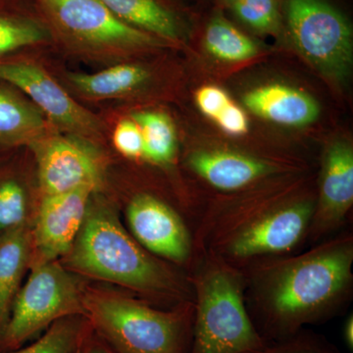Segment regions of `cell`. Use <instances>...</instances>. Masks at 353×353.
Returning <instances> with one entry per match:
<instances>
[{
    "label": "cell",
    "instance_id": "cell-1",
    "mask_svg": "<svg viewBox=\"0 0 353 353\" xmlns=\"http://www.w3.org/2000/svg\"><path fill=\"white\" fill-rule=\"evenodd\" d=\"M95 194L75 243L64 256L67 266L83 275L143 292L170 290V273L130 236L112 208Z\"/></svg>",
    "mask_w": 353,
    "mask_h": 353
},
{
    "label": "cell",
    "instance_id": "cell-2",
    "mask_svg": "<svg viewBox=\"0 0 353 353\" xmlns=\"http://www.w3.org/2000/svg\"><path fill=\"white\" fill-rule=\"evenodd\" d=\"M352 243L331 241L273 266L262 284L265 303L285 321L310 317L340 299L352 278Z\"/></svg>",
    "mask_w": 353,
    "mask_h": 353
},
{
    "label": "cell",
    "instance_id": "cell-3",
    "mask_svg": "<svg viewBox=\"0 0 353 353\" xmlns=\"http://www.w3.org/2000/svg\"><path fill=\"white\" fill-rule=\"evenodd\" d=\"M57 36L72 50L114 60L162 46L159 38L118 19L101 0H37Z\"/></svg>",
    "mask_w": 353,
    "mask_h": 353
},
{
    "label": "cell",
    "instance_id": "cell-4",
    "mask_svg": "<svg viewBox=\"0 0 353 353\" xmlns=\"http://www.w3.org/2000/svg\"><path fill=\"white\" fill-rule=\"evenodd\" d=\"M85 315L75 278L55 261H34L25 285L14 299L0 345L16 350L53 323Z\"/></svg>",
    "mask_w": 353,
    "mask_h": 353
},
{
    "label": "cell",
    "instance_id": "cell-5",
    "mask_svg": "<svg viewBox=\"0 0 353 353\" xmlns=\"http://www.w3.org/2000/svg\"><path fill=\"white\" fill-rule=\"evenodd\" d=\"M85 315L118 353H180L178 318L117 294L83 296Z\"/></svg>",
    "mask_w": 353,
    "mask_h": 353
},
{
    "label": "cell",
    "instance_id": "cell-6",
    "mask_svg": "<svg viewBox=\"0 0 353 353\" xmlns=\"http://www.w3.org/2000/svg\"><path fill=\"white\" fill-rule=\"evenodd\" d=\"M197 296L196 353H243L259 347L240 279L231 269L211 266L199 280Z\"/></svg>",
    "mask_w": 353,
    "mask_h": 353
},
{
    "label": "cell",
    "instance_id": "cell-7",
    "mask_svg": "<svg viewBox=\"0 0 353 353\" xmlns=\"http://www.w3.org/2000/svg\"><path fill=\"white\" fill-rule=\"evenodd\" d=\"M288 29L296 50L323 75L341 81L350 73L352 29L327 0H285Z\"/></svg>",
    "mask_w": 353,
    "mask_h": 353
},
{
    "label": "cell",
    "instance_id": "cell-8",
    "mask_svg": "<svg viewBox=\"0 0 353 353\" xmlns=\"http://www.w3.org/2000/svg\"><path fill=\"white\" fill-rule=\"evenodd\" d=\"M314 210L307 199L269 206L220 238L223 252L234 259L289 252L310 228Z\"/></svg>",
    "mask_w": 353,
    "mask_h": 353
},
{
    "label": "cell",
    "instance_id": "cell-9",
    "mask_svg": "<svg viewBox=\"0 0 353 353\" xmlns=\"http://www.w3.org/2000/svg\"><path fill=\"white\" fill-rule=\"evenodd\" d=\"M38 163L43 196L90 188L101 189L104 180L103 157L88 139L63 136L51 130L30 143Z\"/></svg>",
    "mask_w": 353,
    "mask_h": 353
},
{
    "label": "cell",
    "instance_id": "cell-10",
    "mask_svg": "<svg viewBox=\"0 0 353 353\" xmlns=\"http://www.w3.org/2000/svg\"><path fill=\"white\" fill-rule=\"evenodd\" d=\"M0 80L24 92L53 127L88 141L101 136L99 118L74 101L41 65L30 61L0 62Z\"/></svg>",
    "mask_w": 353,
    "mask_h": 353
},
{
    "label": "cell",
    "instance_id": "cell-11",
    "mask_svg": "<svg viewBox=\"0 0 353 353\" xmlns=\"http://www.w3.org/2000/svg\"><path fill=\"white\" fill-rule=\"evenodd\" d=\"M97 192L90 188H82L43 196L32 233L36 261H55L70 252Z\"/></svg>",
    "mask_w": 353,
    "mask_h": 353
},
{
    "label": "cell",
    "instance_id": "cell-12",
    "mask_svg": "<svg viewBox=\"0 0 353 353\" xmlns=\"http://www.w3.org/2000/svg\"><path fill=\"white\" fill-rule=\"evenodd\" d=\"M126 214L134 240L143 248L174 262H183L189 257L187 227L165 202L150 194H138L129 202Z\"/></svg>",
    "mask_w": 353,
    "mask_h": 353
},
{
    "label": "cell",
    "instance_id": "cell-13",
    "mask_svg": "<svg viewBox=\"0 0 353 353\" xmlns=\"http://www.w3.org/2000/svg\"><path fill=\"white\" fill-rule=\"evenodd\" d=\"M353 203V150L345 139L330 143L323 158L319 201L311 221L314 236L338 227Z\"/></svg>",
    "mask_w": 353,
    "mask_h": 353
},
{
    "label": "cell",
    "instance_id": "cell-14",
    "mask_svg": "<svg viewBox=\"0 0 353 353\" xmlns=\"http://www.w3.org/2000/svg\"><path fill=\"white\" fill-rule=\"evenodd\" d=\"M189 165L211 187L223 192L245 189L279 170L277 165L261 158L226 150L194 152Z\"/></svg>",
    "mask_w": 353,
    "mask_h": 353
},
{
    "label": "cell",
    "instance_id": "cell-15",
    "mask_svg": "<svg viewBox=\"0 0 353 353\" xmlns=\"http://www.w3.org/2000/svg\"><path fill=\"white\" fill-rule=\"evenodd\" d=\"M243 103L253 114L285 127H304L317 120L320 108L310 95L297 88L269 83L246 92Z\"/></svg>",
    "mask_w": 353,
    "mask_h": 353
},
{
    "label": "cell",
    "instance_id": "cell-16",
    "mask_svg": "<svg viewBox=\"0 0 353 353\" xmlns=\"http://www.w3.org/2000/svg\"><path fill=\"white\" fill-rule=\"evenodd\" d=\"M32 252L28 227L0 236V340Z\"/></svg>",
    "mask_w": 353,
    "mask_h": 353
},
{
    "label": "cell",
    "instance_id": "cell-17",
    "mask_svg": "<svg viewBox=\"0 0 353 353\" xmlns=\"http://www.w3.org/2000/svg\"><path fill=\"white\" fill-rule=\"evenodd\" d=\"M53 129L31 101L0 87V146L29 145Z\"/></svg>",
    "mask_w": 353,
    "mask_h": 353
},
{
    "label": "cell",
    "instance_id": "cell-18",
    "mask_svg": "<svg viewBox=\"0 0 353 353\" xmlns=\"http://www.w3.org/2000/svg\"><path fill=\"white\" fill-rule=\"evenodd\" d=\"M67 79L82 97L101 101L132 94L148 82L150 73L139 65L119 63L97 73H70Z\"/></svg>",
    "mask_w": 353,
    "mask_h": 353
},
{
    "label": "cell",
    "instance_id": "cell-19",
    "mask_svg": "<svg viewBox=\"0 0 353 353\" xmlns=\"http://www.w3.org/2000/svg\"><path fill=\"white\" fill-rule=\"evenodd\" d=\"M126 24L161 39L176 41L181 30L175 16L157 0H101Z\"/></svg>",
    "mask_w": 353,
    "mask_h": 353
},
{
    "label": "cell",
    "instance_id": "cell-20",
    "mask_svg": "<svg viewBox=\"0 0 353 353\" xmlns=\"http://www.w3.org/2000/svg\"><path fill=\"white\" fill-rule=\"evenodd\" d=\"M203 43L211 57L229 63L245 61L259 52V46L250 37L221 15L209 21Z\"/></svg>",
    "mask_w": 353,
    "mask_h": 353
},
{
    "label": "cell",
    "instance_id": "cell-21",
    "mask_svg": "<svg viewBox=\"0 0 353 353\" xmlns=\"http://www.w3.org/2000/svg\"><path fill=\"white\" fill-rule=\"evenodd\" d=\"M132 119L143 134V158L153 164L172 163L176 152V134L171 118L157 111H141L132 114Z\"/></svg>",
    "mask_w": 353,
    "mask_h": 353
},
{
    "label": "cell",
    "instance_id": "cell-22",
    "mask_svg": "<svg viewBox=\"0 0 353 353\" xmlns=\"http://www.w3.org/2000/svg\"><path fill=\"white\" fill-rule=\"evenodd\" d=\"M30 201L23 183L13 176L0 179V236L28 227Z\"/></svg>",
    "mask_w": 353,
    "mask_h": 353
},
{
    "label": "cell",
    "instance_id": "cell-23",
    "mask_svg": "<svg viewBox=\"0 0 353 353\" xmlns=\"http://www.w3.org/2000/svg\"><path fill=\"white\" fill-rule=\"evenodd\" d=\"M82 324L77 316L53 323L46 333L29 347L0 353H74L82 334Z\"/></svg>",
    "mask_w": 353,
    "mask_h": 353
},
{
    "label": "cell",
    "instance_id": "cell-24",
    "mask_svg": "<svg viewBox=\"0 0 353 353\" xmlns=\"http://www.w3.org/2000/svg\"><path fill=\"white\" fill-rule=\"evenodd\" d=\"M46 37L43 28L31 20L0 15V57L43 43Z\"/></svg>",
    "mask_w": 353,
    "mask_h": 353
},
{
    "label": "cell",
    "instance_id": "cell-25",
    "mask_svg": "<svg viewBox=\"0 0 353 353\" xmlns=\"http://www.w3.org/2000/svg\"><path fill=\"white\" fill-rule=\"evenodd\" d=\"M236 18L259 32H275L280 27L277 0H236L230 3Z\"/></svg>",
    "mask_w": 353,
    "mask_h": 353
},
{
    "label": "cell",
    "instance_id": "cell-26",
    "mask_svg": "<svg viewBox=\"0 0 353 353\" xmlns=\"http://www.w3.org/2000/svg\"><path fill=\"white\" fill-rule=\"evenodd\" d=\"M113 145L125 157L131 159L143 158V134L132 118L118 123L114 129Z\"/></svg>",
    "mask_w": 353,
    "mask_h": 353
},
{
    "label": "cell",
    "instance_id": "cell-27",
    "mask_svg": "<svg viewBox=\"0 0 353 353\" xmlns=\"http://www.w3.org/2000/svg\"><path fill=\"white\" fill-rule=\"evenodd\" d=\"M194 99L201 113L214 123L233 102L223 88L212 85L199 88L194 94Z\"/></svg>",
    "mask_w": 353,
    "mask_h": 353
},
{
    "label": "cell",
    "instance_id": "cell-28",
    "mask_svg": "<svg viewBox=\"0 0 353 353\" xmlns=\"http://www.w3.org/2000/svg\"><path fill=\"white\" fill-rule=\"evenodd\" d=\"M215 124L223 132L233 137L243 136L250 128V122L245 111L234 101L230 104L219 119L215 121Z\"/></svg>",
    "mask_w": 353,
    "mask_h": 353
},
{
    "label": "cell",
    "instance_id": "cell-29",
    "mask_svg": "<svg viewBox=\"0 0 353 353\" xmlns=\"http://www.w3.org/2000/svg\"><path fill=\"white\" fill-rule=\"evenodd\" d=\"M345 339L347 347L352 350L353 347V317L350 315L345 325Z\"/></svg>",
    "mask_w": 353,
    "mask_h": 353
},
{
    "label": "cell",
    "instance_id": "cell-30",
    "mask_svg": "<svg viewBox=\"0 0 353 353\" xmlns=\"http://www.w3.org/2000/svg\"><path fill=\"white\" fill-rule=\"evenodd\" d=\"M77 353H81V352H77ZM83 353H110L108 352V350H104V348L99 347H94L90 348V350H85Z\"/></svg>",
    "mask_w": 353,
    "mask_h": 353
},
{
    "label": "cell",
    "instance_id": "cell-31",
    "mask_svg": "<svg viewBox=\"0 0 353 353\" xmlns=\"http://www.w3.org/2000/svg\"><path fill=\"white\" fill-rule=\"evenodd\" d=\"M225 2H227V3H232V2L236 1V0H224Z\"/></svg>",
    "mask_w": 353,
    "mask_h": 353
}]
</instances>
